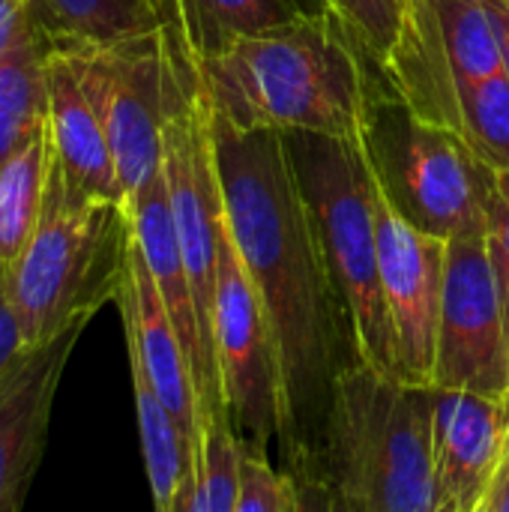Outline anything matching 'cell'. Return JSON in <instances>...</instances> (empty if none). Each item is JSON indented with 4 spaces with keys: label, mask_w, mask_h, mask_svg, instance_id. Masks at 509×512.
<instances>
[{
    "label": "cell",
    "mask_w": 509,
    "mask_h": 512,
    "mask_svg": "<svg viewBox=\"0 0 509 512\" xmlns=\"http://www.w3.org/2000/svg\"><path fill=\"white\" fill-rule=\"evenodd\" d=\"M210 117L228 237L264 303L279 345L294 453L312 447V432H324L333 381L351 366L342 348L348 345L354 354V345L327 276L315 219L297 180L285 132H243L213 111Z\"/></svg>",
    "instance_id": "6da1fadb"
},
{
    "label": "cell",
    "mask_w": 509,
    "mask_h": 512,
    "mask_svg": "<svg viewBox=\"0 0 509 512\" xmlns=\"http://www.w3.org/2000/svg\"><path fill=\"white\" fill-rule=\"evenodd\" d=\"M375 66L324 6L195 66L210 111L234 129L363 138Z\"/></svg>",
    "instance_id": "7a4b0ae2"
},
{
    "label": "cell",
    "mask_w": 509,
    "mask_h": 512,
    "mask_svg": "<svg viewBox=\"0 0 509 512\" xmlns=\"http://www.w3.org/2000/svg\"><path fill=\"white\" fill-rule=\"evenodd\" d=\"M321 459L354 512L438 507L432 384L345 366L333 381Z\"/></svg>",
    "instance_id": "3957f363"
},
{
    "label": "cell",
    "mask_w": 509,
    "mask_h": 512,
    "mask_svg": "<svg viewBox=\"0 0 509 512\" xmlns=\"http://www.w3.org/2000/svg\"><path fill=\"white\" fill-rule=\"evenodd\" d=\"M132 249L129 207L72 192L54 168L42 219L6 288L24 345L42 348L117 303Z\"/></svg>",
    "instance_id": "277c9868"
},
{
    "label": "cell",
    "mask_w": 509,
    "mask_h": 512,
    "mask_svg": "<svg viewBox=\"0 0 509 512\" xmlns=\"http://www.w3.org/2000/svg\"><path fill=\"white\" fill-rule=\"evenodd\" d=\"M285 144L315 219L321 255L348 321L354 357L381 375L402 378L381 291L375 177L363 138L285 132Z\"/></svg>",
    "instance_id": "5b68a950"
},
{
    "label": "cell",
    "mask_w": 509,
    "mask_h": 512,
    "mask_svg": "<svg viewBox=\"0 0 509 512\" xmlns=\"http://www.w3.org/2000/svg\"><path fill=\"white\" fill-rule=\"evenodd\" d=\"M363 147L378 192L417 231L447 243L486 237L495 171L456 132L420 120L402 99L375 87Z\"/></svg>",
    "instance_id": "8992f818"
},
{
    "label": "cell",
    "mask_w": 509,
    "mask_h": 512,
    "mask_svg": "<svg viewBox=\"0 0 509 512\" xmlns=\"http://www.w3.org/2000/svg\"><path fill=\"white\" fill-rule=\"evenodd\" d=\"M378 72L411 114L450 129L459 96L471 84L504 72L489 3L408 0Z\"/></svg>",
    "instance_id": "52a82bcc"
},
{
    "label": "cell",
    "mask_w": 509,
    "mask_h": 512,
    "mask_svg": "<svg viewBox=\"0 0 509 512\" xmlns=\"http://www.w3.org/2000/svg\"><path fill=\"white\" fill-rule=\"evenodd\" d=\"M81 48L99 99L117 180L129 204L162 171L168 117L198 69L180 54L165 27L135 39Z\"/></svg>",
    "instance_id": "ba28073f"
},
{
    "label": "cell",
    "mask_w": 509,
    "mask_h": 512,
    "mask_svg": "<svg viewBox=\"0 0 509 512\" xmlns=\"http://www.w3.org/2000/svg\"><path fill=\"white\" fill-rule=\"evenodd\" d=\"M213 342L222 381V402L240 444L264 450L282 444L291 453V420L279 345L264 312V303L225 234L216 276Z\"/></svg>",
    "instance_id": "9c48e42d"
},
{
    "label": "cell",
    "mask_w": 509,
    "mask_h": 512,
    "mask_svg": "<svg viewBox=\"0 0 509 512\" xmlns=\"http://www.w3.org/2000/svg\"><path fill=\"white\" fill-rule=\"evenodd\" d=\"M432 387L509 396V339L486 237L447 243Z\"/></svg>",
    "instance_id": "30bf717a"
},
{
    "label": "cell",
    "mask_w": 509,
    "mask_h": 512,
    "mask_svg": "<svg viewBox=\"0 0 509 512\" xmlns=\"http://www.w3.org/2000/svg\"><path fill=\"white\" fill-rule=\"evenodd\" d=\"M381 291L396 339L399 375L411 384H432L435 339L444 297L447 240L405 222L375 186Z\"/></svg>",
    "instance_id": "8fae6325"
},
{
    "label": "cell",
    "mask_w": 509,
    "mask_h": 512,
    "mask_svg": "<svg viewBox=\"0 0 509 512\" xmlns=\"http://www.w3.org/2000/svg\"><path fill=\"white\" fill-rule=\"evenodd\" d=\"M81 333L84 327H75L42 348H27L0 372V512L24 504L45 450L54 396Z\"/></svg>",
    "instance_id": "7c38bea8"
},
{
    "label": "cell",
    "mask_w": 509,
    "mask_h": 512,
    "mask_svg": "<svg viewBox=\"0 0 509 512\" xmlns=\"http://www.w3.org/2000/svg\"><path fill=\"white\" fill-rule=\"evenodd\" d=\"M129 213H132L135 246H138V252H141L156 288H159V297H162L168 318L177 330V339L186 351L192 381H195V393H198V405H201V426L207 417H228L225 402H222L219 366L210 357L204 336H201L195 297H192L189 273L183 264V252H180V240H177L174 213H171L168 186H165L162 171L129 201Z\"/></svg>",
    "instance_id": "4fadbf2b"
},
{
    "label": "cell",
    "mask_w": 509,
    "mask_h": 512,
    "mask_svg": "<svg viewBox=\"0 0 509 512\" xmlns=\"http://www.w3.org/2000/svg\"><path fill=\"white\" fill-rule=\"evenodd\" d=\"M48 129L54 168L72 192L126 204L81 45H54L51 51Z\"/></svg>",
    "instance_id": "5bb4252c"
},
{
    "label": "cell",
    "mask_w": 509,
    "mask_h": 512,
    "mask_svg": "<svg viewBox=\"0 0 509 512\" xmlns=\"http://www.w3.org/2000/svg\"><path fill=\"white\" fill-rule=\"evenodd\" d=\"M117 309L123 318V330H126L129 363H135L147 375L159 402L174 417L186 447L198 456L201 405H198L192 369L138 246L132 249L129 276L120 288Z\"/></svg>",
    "instance_id": "9a60e30c"
},
{
    "label": "cell",
    "mask_w": 509,
    "mask_h": 512,
    "mask_svg": "<svg viewBox=\"0 0 509 512\" xmlns=\"http://www.w3.org/2000/svg\"><path fill=\"white\" fill-rule=\"evenodd\" d=\"M435 399V474L441 504L477 512L498 468L509 417L504 399L432 387Z\"/></svg>",
    "instance_id": "2e32d148"
},
{
    "label": "cell",
    "mask_w": 509,
    "mask_h": 512,
    "mask_svg": "<svg viewBox=\"0 0 509 512\" xmlns=\"http://www.w3.org/2000/svg\"><path fill=\"white\" fill-rule=\"evenodd\" d=\"M297 0H162L165 33L180 54L201 66L234 42L300 18Z\"/></svg>",
    "instance_id": "e0dca14e"
},
{
    "label": "cell",
    "mask_w": 509,
    "mask_h": 512,
    "mask_svg": "<svg viewBox=\"0 0 509 512\" xmlns=\"http://www.w3.org/2000/svg\"><path fill=\"white\" fill-rule=\"evenodd\" d=\"M54 174V141L48 123L0 168V288L6 291L12 273L30 246L45 210L48 183Z\"/></svg>",
    "instance_id": "ac0fdd59"
},
{
    "label": "cell",
    "mask_w": 509,
    "mask_h": 512,
    "mask_svg": "<svg viewBox=\"0 0 509 512\" xmlns=\"http://www.w3.org/2000/svg\"><path fill=\"white\" fill-rule=\"evenodd\" d=\"M54 42L30 12L0 63V168L48 123V60Z\"/></svg>",
    "instance_id": "d6986e66"
},
{
    "label": "cell",
    "mask_w": 509,
    "mask_h": 512,
    "mask_svg": "<svg viewBox=\"0 0 509 512\" xmlns=\"http://www.w3.org/2000/svg\"><path fill=\"white\" fill-rule=\"evenodd\" d=\"M54 45H111L165 27L162 0H33Z\"/></svg>",
    "instance_id": "ffe728a7"
},
{
    "label": "cell",
    "mask_w": 509,
    "mask_h": 512,
    "mask_svg": "<svg viewBox=\"0 0 509 512\" xmlns=\"http://www.w3.org/2000/svg\"><path fill=\"white\" fill-rule=\"evenodd\" d=\"M450 132L492 171H509V78L507 72L471 84L456 105Z\"/></svg>",
    "instance_id": "44dd1931"
},
{
    "label": "cell",
    "mask_w": 509,
    "mask_h": 512,
    "mask_svg": "<svg viewBox=\"0 0 509 512\" xmlns=\"http://www.w3.org/2000/svg\"><path fill=\"white\" fill-rule=\"evenodd\" d=\"M408 0H327V9L345 27L351 42L381 66L384 54L390 51L402 12Z\"/></svg>",
    "instance_id": "7402d4cb"
},
{
    "label": "cell",
    "mask_w": 509,
    "mask_h": 512,
    "mask_svg": "<svg viewBox=\"0 0 509 512\" xmlns=\"http://www.w3.org/2000/svg\"><path fill=\"white\" fill-rule=\"evenodd\" d=\"M285 474L291 483V512H354L351 501L327 471L321 450H294L285 462Z\"/></svg>",
    "instance_id": "603a6c76"
},
{
    "label": "cell",
    "mask_w": 509,
    "mask_h": 512,
    "mask_svg": "<svg viewBox=\"0 0 509 512\" xmlns=\"http://www.w3.org/2000/svg\"><path fill=\"white\" fill-rule=\"evenodd\" d=\"M231 512H291V483L276 471L264 450L240 444L237 501Z\"/></svg>",
    "instance_id": "cb8c5ba5"
},
{
    "label": "cell",
    "mask_w": 509,
    "mask_h": 512,
    "mask_svg": "<svg viewBox=\"0 0 509 512\" xmlns=\"http://www.w3.org/2000/svg\"><path fill=\"white\" fill-rule=\"evenodd\" d=\"M486 252L495 273L509 339V171H495L486 207Z\"/></svg>",
    "instance_id": "d4e9b609"
},
{
    "label": "cell",
    "mask_w": 509,
    "mask_h": 512,
    "mask_svg": "<svg viewBox=\"0 0 509 512\" xmlns=\"http://www.w3.org/2000/svg\"><path fill=\"white\" fill-rule=\"evenodd\" d=\"M24 351H27V345H24V336H21V324L15 318V309H12L6 291L0 288V372L12 360H18Z\"/></svg>",
    "instance_id": "484cf974"
},
{
    "label": "cell",
    "mask_w": 509,
    "mask_h": 512,
    "mask_svg": "<svg viewBox=\"0 0 509 512\" xmlns=\"http://www.w3.org/2000/svg\"><path fill=\"white\" fill-rule=\"evenodd\" d=\"M30 3L33 0H0V63L18 42L21 30L30 21Z\"/></svg>",
    "instance_id": "4316f807"
},
{
    "label": "cell",
    "mask_w": 509,
    "mask_h": 512,
    "mask_svg": "<svg viewBox=\"0 0 509 512\" xmlns=\"http://www.w3.org/2000/svg\"><path fill=\"white\" fill-rule=\"evenodd\" d=\"M477 512H509V432L504 450H501V459H498V468L486 486V495H483Z\"/></svg>",
    "instance_id": "83f0119b"
},
{
    "label": "cell",
    "mask_w": 509,
    "mask_h": 512,
    "mask_svg": "<svg viewBox=\"0 0 509 512\" xmlns=\"http://www.w3.org/2000/svg\"><path fill=\"white\" fill-rule=\"evenodd\" d=\"M495 24H498V36H501V57H504V72L509 78V0H486Z\"/></svg>",
    "instance_id": "f1b7e54d"
},
{
    "label": "cell",
    "mask_w": 509,
    "mask_h": 512,
    "mask_svg": "<svg viewBox=\"0 0 509 512\" xmlns=\"http://www.w3.org/2000/svg\"><path fill=\"white\" fill-rule=\"evenodd\" d=\"M429 512H459V510H456L453 504H447V501H444V504H438V507H432V510H429Z\"/></svg>",
    "instance_id": "f546056e"
},
{
    "label": "cell",
    "mask_w": 509,
    "mask_h": 512,
    "mask_svg": "<svg viewBox=\"0 0 509 512\" xmlns=\"http://www.w3.org/2000/svg\"><path fill=\"white\" fill-rule=\"evenodd\" d=\"M318 6H324V9H327V0H318Z\"/></svg>",
    "instance_id": "4dcf8cb0"
}]
</instances>
